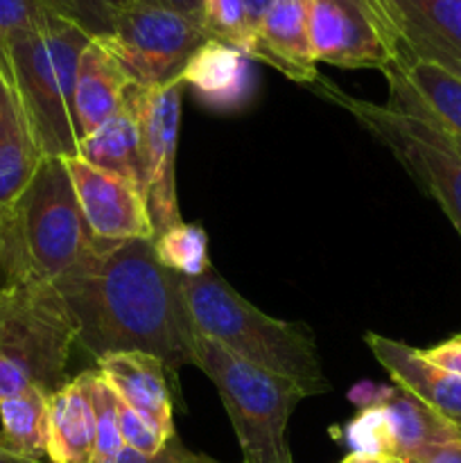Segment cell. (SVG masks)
Here are the masks:
<instances>
[{
    "mask_svg": "<svg viewBox=\"0 0 461 463\" xmlns=\"http://www.w3.org/2000/svg\"><path fill=\"white\" fill-rule=\"evenodd\" d=\"M50 393L27 387L0 405V448L27 461H43L48 452Z\"/></svg>",
    "mask_w": 461,
    "mask_h": 463,
    "instance_id": "23",
    "label": "cell"
},
{
    "mask_svg": "<svg viewBox=\"0 0 461 463\" xmlns=\"http://www.w3.org/2000/svg\"><path fill=\"white\" fill-rule=\"evenodd\" d=\"M179 80L203 107L226 113L247 107L256 89L253 59L215 39L199 45Z\"/></svg>",
    "mask_w": 461,
    "mask_h": 463,
    "instance_id": "18",
    "label": "cell"
},
{
    "mask_svg": "<svg viewBox=\"0 0 461 463\" xmlns=\"http://www.w3.org/2000/svg\"><path fill=\"white\" fill-rule=\"evenodd\" d=\"M43 158L12 72L0 52V217L12 211Z\"/></svg>",
    "mask_w": 461,
    "mask_h": 463,
    "instance_id": "15",
    "label": "cell"
},
{
    "mask_svg": "<svg viewBox=\"0 0 461 463\" xmlns=\"http://www.w3.org/2000/svg\"><path fill=\"white\" fill-rule=\"evenodd\" d=\"M95 39L116 57L131 84L149 89L179 80L208 34L183 14L134 0L116 14L107 34Z\"/></svg>",
    "mask_w": 461,
    "mask_h": 463,
    "instance_id": "8",
    "label": "cell"
},
{
    "mask_svg": "<svg viewBox=\"0 0 461 463\" xmlns=\"http://www.w3.org/2000/svg\"><path fill=\"white\" fill-rule=\"evenodd\" d=\"M391 111L429 122L461 138V77L423 59L398 57L382 72Z\"/></svg>",
    "mask_w": 461,
    "mask_h": 463,
    "instance_id": "13",
    "label": "cell"
},
{
    "mask_svg": "<svg viewBox=\"0 0 461 463\" xmlns=\"http://www.w3.org/2000/svg\"><path fill=\"white\" fill-rule=\"evenodd\" d=\"M443 136H446V140L450 143V147L455 149V152L461 156V138H459V136H452V134H447V131H443Z\"/></svg>",
    "mask_w": 461,
    "mask_h": 463,
    "instance_id": "38",
    "label": "cell"
},
{
    "mask_svg": "<svg viewBox=\"0 0 461 463\" xmlns=\"http://www.w3.org/2000/svg\"><path fill=\"white\" fill-rule=\"evenodd\" d=\"M405 463H461V437L425 448Z\"/></svg>",
    "mask_w": 461,
    "mask_h": 463,
    "instance_id": "33",
    "label": "cell"
},
{
    "mask_svg": "<svg viewBox=\"0 0 461 463\" xmlns=\"http://www.w3.org/2000/svg\"><path fill=\"white\" fill-rule=\"evenodd\" d=\"M57 285L77 328V346L95 362L111 353H147L179 387L194 366L197 326L181 276L158 262L154 238L107 244Z\"/></svg>",
    "mask_w": 461,
    "mask_h": 463,
    "instance_id": "1",
    "label": "cell"
},
{
    "mask_svg": "<svg viewBox=\"0 0 461 463\" xmlns=\"http://www.w3.org/2000/svg\"><path fill=\"white\" fill-rule=\"evenodd\" d=\"M312 86L351 113L398 158L411 179L441 206L461 238V156L450 147L443 131L429 122L391 111L387 104H373L343 93L321 75Z\"/></svg>",
    "mask_w": 461,
    "mask_h": 463,
    "instance_id": "7",
    "label": "cell"
},
{
    "mask_svg": "<svg viewBox=\"0 0 461 463\" xmlns=\"http://www.w3.org/2000/svg\"><path fill=\"white\" fill-rule=\"evenodd\" d=\"M387 463H405V461H398V459H387Z\"/></svg>",
    "mask_w": 461,
    "mask_h": 463,
    "instance_id": "40",
    "label": "cell"
},
{
    "mask_svg": "<svg viewBox=\"0 0 461 463\" xmlns=\"http://www.w3.org/2000/svg\"><path fill=\"white\" fill-rule=\"evenodd\" d=\"M389 57L437 63L461 77V0H364Z\"/></svg>",
    "mask_w": 461,
    "mask_h": 463,
    "instance_id": "10",
    "label": "cell"
},
{
    "mask_svg": "<svg viewBox=\"0 0 461 463\" xmlns=\"http://www.w3.org/2000/svg\"><path fill=\"white\" fill-rule=\"evenodd\" d=\"M143 3H152V5H161V7L172 9L176 14H183V16L193 18L202 25V9H203V0H143Z\"/></svg>",
    "mask_w": 461,
    "mask_h": 463,
    "instance_id": "34",
    "label": "cell"
},
{
    "mask_svg": "<svg viewBox=\"0 0 461 463\" xmlns=\"http://www.w3.org/2000/svg\"><path fill=\"white\" fill-rule=\"evenodd\" d=\"M310 43L316 63L380 72L391 63L364 0H310Z\"/></svg>",
    "mask_w": 461,
    "mask_h": 463,
    "instance_id": "12",
    "label": "cell"
},
{
    "mask_svg": "<svg viewBox=\"0 0 461 463\" xmlns=\"http://www.w3.org/2000/svg\"><path fill=\"white\" fill-rule=\"evenodd\" d=\"M244 3H247L249 14H251V18L256 21V25H258V21H260L262 14L267 12V7L271 5V0H244Z\"/></svg>",
    "mask_w": 461,
    "mask_h": 463,
    "instance_id": "35",
    "label": "cell"
},
{
    "mask_svg": "<svg viewBox=\"0 0 461 463\" xmlns=\"http://www.w3.org/2000/svg\"><path fill=\"white\" fill-rule=\"evenodd\" d=\"M339 463H387V459H380V457H371V455H357V452H351L346 459H342Z\"/></svg>",
    "mask_w": 461,
    "mask_h": 463,
    "instance_id": "36",
    "label": "cell"
},
{
    "mask_svg": "<svg viewBox=\"0 0 461 463\" xmlns=\"http://www.w3.org/2000/svg\"><path fill=\"white\" fill-rule=\"evenodd\" d=\"M420 355L429 362V364L438 366V369L455 373L461 378V335H455L450 339H443L437 346H429L420 351Z\"/></svg>",
    "mask_w": 461,
    "mask_h": 463,
    "instance_id": "32",
    "label": "cell"
},
{
    "mask_svg": "<svg viewBox=\"0 0 461 463\" xmlns=\"http://www.w3.org/2000/svg\"><path fill=\"white\" fill-rule=\"evenodd\" d=\"M93 39L84 23L68 18L36 32L0 36L27 118L43 156H77L72 95L80 59Z\"/></svg>",
    "mask_w": 461,
    "mask_h": 463,
    "instance_id": "5",
    "label": "cell"
},
{
    "mask_svg": "<svg viewBox=\"0 0 461 463\" xmlns=\"http://www.w3.org/2000/svg\"><path fill=\"white\" fill-rule=\"evenodd\" d=\"M378 402L387 419L391 459L407 461L425 448L461 437V430H456L450 420L398 384L393 389H384V396H380Z\"/></svg>",
    "mask_w": 461,
    "mask_h": 463,
    "instance_id": "21",
    "label": "cell"
},
{
    "mask_svg": "<svg viewBox=\"0 0 461 463\" xmlns=\"http://www.w3.org/2000/svg\"><path fill=\"white\" fill-rule=\"evenodd\" d=\"M118 425H120V437L125 441V448H131L140 455H154L170 441L145 416L131 410L120 398H118Z\"/></svg>",
    "mask_w": 461,
    "mask_h": 463,
    "instance_id": "29",
    "label": "cell"
},
{
    "mask_svg": "<svg viewBox=\"0 0 461 463\" xmlns=\"http://www.w3.org/2000/svg\"><path fill=\"white\" fill-rule=\"evenodd\" d=\"M202 27L208 39L221 41L253 59L256 21L244 0H203Z\"/></svg>",
    "mask_w": 461,
    "mask_h": 463,
    "instance_id": "25",
    "label": "cell"
},
{
    "mask_svg": "<svg viewBox=\"0 0 461 463\" xmlns=\"http://www.w3.org/2000/svg\"><path fill=\"white\" fill-rule=\"evenodd\" d=\"M0 463H43V461H27V459H21V457L12 455V452L3 450L0 448Z\"/></svg>",
    "mask_w": 461,
    "mask_h": 463,
    "instance_id": "37",
    "label": "cell"
},
{
    "mask_svg": "<svg viewBox=\"0 0 461 463\" xmlns=\"http://www.w3.org/2000/svg\"><path fill=\"white\" fill-rule=\"evenodd\" d=\"M156 258L165 269L179 276H202L211 269L208 258V233L202 224H179L170 226L163 233L154 235Z\"/></svg>",
    "mask_w": 461,
    "mask_h": 463,
    "instance_id": "24",
    "label": "cell"
},
{
    "mask_svg": "<svg viewBox=\"0 0 461 463\" xmlns=\"http://www.w3.org/2000/svg\"><path fill=\"white\" fill-rule=\"evenodd\" d=\"M93 407H95V463H108L116 459L125 448L118 425V396L104 383L99 371L95 369L93 380Z\"/></svg>",
    "mask_w": 461,
    "mask_h": 463,
    "instance_id": "28",
    "label": "cell"
},
{
    "mask_svg": "<svg viewBox=\"0 0 461 463\" xmlns=\"http://www.w3.org/2000/svg\"><path fill=\"white\" fill-rule=\"evenodd\" d=\"M181 289L199 333L233 355L292 380L307 396L330 392L316 339L306 324L265 315L212 267L193 279L181 276Z\"/></svg>",
    "mask_w": 461,
    "mask_h": 463,
    "instance_id": "2",
    "label": "cell"
},
{
    "mask_svg": "<svg viewBox=\"0 0 461 463\" xmlns=\"http://www.w3.org/2000/svg\"><path fill=\"white\" fill-rule=\"evenodd\" d=\"M131 89V86H129ZM77 156L102 170L134 181L145 193V163L140 147V129L131 93L127 90L125 104L102 127L80 140Z\"/></svg>",
    "mask_w": 461,
    "mask_h": 463,
    "instance_id": "22",
    "label": "cell"
},
{
    "mask_svg": "<svg viewBox=\"0 0 461 463\" xmlns=\"http://www.w3.org/2000/svg\"><path fill=\"white\" fill-rule=\"evenodd\" d=\"M253 61H262L298 84L319 80L310 43V0H271L256 25Z\"/></svg>",
    "mask_w": 461,
    "mask_h": 463,
    "instance_id": "14",
    "label": "cell"
},
{
    "mask_svg": "<svg viewBox=\"0 0 461 463\" xmlns=\"http://www.w3.org/2000/svg\"><path fill=\"white\" fill-rule=\"evenodd\" d=\"M68 18L80 21L75 0H0V36L43 30Z\"/></svg>",
    "mask_w": 461,
    "mask_h": 463,
    "instance_id": "26",
    "label": "cell"
},
{
    "mask_svg": "<svg viewBox=\"0 0 461 463\" xmlns=\"http://www.w3.org/2000/svg\"><path fill=\"white\" fill-rule=\"evenodd\" d=\"M129 3L134 0H75V7L86 30L93 36H102L108 32L116 14Z\"/></svg>",
    "mask_w": 461,
    "mask_h": 463,
    "instance_id": "31",
    "label": "cell"
},
{
    "mask_svg": "<svg viewBox=\"0 0 461 463\" xmlns=\"http://www.w3.org/2000/svg\"><path fill=\"white\" fill-rule=\"evenodd\" d=\"M342 443L357 455L391 459V439H389L387 419L380 402L364 405L342 428Z\"/></svg>",
    "mask_w": 461,
    "mask_h": 463,
    "instance_id": "27",
    "label": "cell"
},
{
    "mask_svg": "<svg viewBox=\"0 0 461 463\" xmlns=\"http://www.w3.org/2000/svg\"><path fill=\"white\" fill-rule=\"evenodd\" d=\"M194 366L215 384L238 437L242 463H294L287 425L307 393L292 380L233 355L197 330Z\"/></svg>",
    "mask_w": 461,
    "mask_h": 463,
    "instance_id": "6",
    "label": "cell"
},
{
    "mask_svg": "<svg viewBox=\"0 0 461 463\" xmlns=\"http://www.w3.org/2000/svg\"><path fill=\"white\" fill-rule=\"evenodd\" d=\"M129 86L131 80L116 57L93 36L81 52L72 95L77 140L93 134L125 104Z\"/></svg>",
    "mask_w": 461,
    "mask_h": 463,
    "instance_id": "20",
    "label": "cell"
},
{
    "mask_svg": "<svg viewBox=\"0 0 461 463\" xmlns=\"http://www.w3.org/2000/svg\"><path fill=\"white\" fill-rule=\"evenodd\" d=\"M3 279L36 276L59 283L102 251L81 213L66 158L45 156L12 211L3 217Z\"/></svg>",
    "mask_w": 461,
    "mask_h": 463,
    "instance_id": "3",
    "label": "cell"
},
{
    "mask_svg": "<svg viewBox=\"0 0 461 463\" xmlns=\"http://www.w3.org/2000/svg\"><path fill=\"white\" fill-rule=\"evenodd\" d=\"M77 328L57 285L36 276L0 283V405L27 387L52 396L68 383Z\"/></svg>",
    "mask_w": 461,
    "mask_h": 463,
    "instance_id": "4",
    "label": "cell"
},
{
    "mask_svg": "<svg viewBox=\"0 0 461 463\" xmlns=\"http://www.w3.org/2000/svg\"><path fill=\"white\" fill-rule=\"evenodd\" d=\"M3 262H5V226H3V217H0V274H3Z\"/></svg>",
    "mask_w": 461,
    "mask_h": 463,
    "instance_id": "39",
    "label": "cell"
},
{
    "mask_svg": "<svg viewBox=\"0 0 461 463\" xmlns=\"http://www.w3.org/2000/svg\"><path fill=\"white\" fill-rule=\"evenodd\" d=\"M366 346L371 348L375 360L391 375L398 387L407 389L416 398L432 407L437 414L450 420L461 430V378L455 373L429 364L419 348L389 339L378 333L364 335Z\"/></svg>",
    "mask_w": 461,
    "mask_h": 463,
    "instance_id": "17",
    "label": "cell"
},
{
    "mask_svg": "<svg viewBox=\"0 0 461 463\" xmlns=\"http://www.w3.org/2000/svg\"><path fill=\"white\" fill-rule=\"evenodd\" d=\"M95 364L122 402L145 416L165 439L174 437V405L161 360L147 353H111Z\"/></svg>",
    "mask_w": 461,
    "mask_h": 463,
    "instance_id": "16",
    "label": "cell"
},
{
    "mask_svg": "<svg viewBox=\"0 0 461 463\" xmlns=\"http://www.w3.org/2000/svg\"><path fill=\"white\" fill-rule=\"evenodd\" d=\"M95 369L81 371L50 396V463H95Z\"/></svg>",
    "mask_w": 461,
    "mask_h": 463,
    "instance_id": "19",
    "label": "cell"
},
{
    "mask_svg": "<svg viewBox=\"0 0 461 463\" xmlns=\"http://www.w3.org/2000/svg\"><path fill=\"white\" fill-rule=\"evenodd\" d=\"M81 213L99 242L147 240L156 235L143 188L120 175L90 165L81 156L66 158Z\"/></svg>",
    "mask_w": 461,
    "mask_h": 463,
    "instance_id": "11",
    "label": "cell"
},
{
    "mask_svg": "<svg viewBox=\"0 0 461 463\" xmlns=\"http://www.w3.org/2000/svg\"><path fill=\"white\" fill-rule=\"evenodd\" d=\"M108 463H224V461L212 459L211 455H203V452L190 450V448L183 446L179 434H174V437H172L161 450L154 452V455H140V452L131 450V448H122L120 455Z\"/></svg>",
    "mask_w": 461,
    "mask_h": 463,
    "instance_id": "30",
    "label": "cell"
},
{
    "mask_svg": "<svg viewBox=\"0 0 461 463\" xmlns=\"http://www.w3.org/2000/svg\"><path fill=\"white\" fill-rule=\"evenodd\" d=\"M183 90L185 86L181 80L163 86H149V89L131 84L129 89L138 118L140 147H143L145 199L156 235L183 222L179 197H176L174 172Z\"/></svg>",
    "mask_w": 461,
    "mask_h": 463,
    "instance_id": "9",
    "label": "cell"
}]
</instances>
